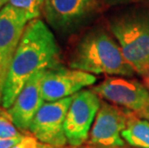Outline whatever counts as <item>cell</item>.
<instances>
[{
  "label": "cell",
  "instance_id": "cell-21",
  "mask_svg": "<svg viewBox=\"0 0 149 148\" xmlns=\"http://www.w3.org/2000/svg\"><path fill=\"white\" fill-rule=\"evenodd\" d=\"M118 148H130V147H127V146H123V147H118Z\"/></svg>",
  "mask_w": 149,
  "mask_h": 148
},
{
  "label": "cell",
  "instance_id": "cell-17",
  "mask_svg": "<svg viewBox=\"0 0 149 148\" xmlns=\"http://www.w3.org/2000/svg\"><path fill=\"white\" fill-rule=\"evenodd\" d=\"M112 4H119V3H125L128 1H132V0H108Z\"/></svg>",
  "mask_w": 149,
  "mask_h": 148
},
{
  "label": "cell",
  "instance_id": "cell-5",
  "mask_svg": "<svg viewBox=\"0 0 149 148\" xmlns=\"http://www.w3.org/2000/svg\"><path fill=\"white\" fill-rule=\"evenodd\" d=\"M100 3L101 0H44L42 14L54 30L71 33L93 17Z\"/></svg>",
  "mask_w": 149,
  "mask_h": 148
},
{
  "label": "cell",
  "instance_id": "cell-6",
  "mask_svg": "<svg viewBox=\"0 0 149 148\" xmlns=\"http://www.w3.org/2000/svg\"><path fill=\"white\" fill-rule=\"evenodd\" d=\"M73 95L52 102H44L35 115L29 132L51 147H62L68 142L65 134V120Z\"/></svg>",
  "mask_w": 149,
  "mask_h": 148
},
{
  "label": "cell",
  "instance_id": "cell-18",
  "mask_svg": "<svg viewBox=\"0 0 149 148\" xmlns=\"http://www.w3.org/2000/svg\"><path fill=\"white\" fill-rule=\"evenodd\" d=\"M9 3V0H0V11Z\"/></svg>",
  "mask_w": 149,
  "mask_h": 148
},
{
  "label": "cell",
  "instance_id": "cell-20",
  "mask_svg": "<svg viewBox=\"0 0 149 148\" xmlns=\"http://www.w3.org/2000/svg\"><path fill=\"white\" fill-rule=\"evenodd\" d=\"M72 148H85V147H79V146H74V147H72Z\"/></svg>",
  "mask_w": 149,
  "mask_h": 148
},
{
  "label": "cell",
  "instance_id": "cell-1",
  "mask_svg": "<svg viewBox=\"0 0 149 148\" xmlns=\"http://www.w3.org/2000/svg\"><path fill=\"white\" fill-rule=\"evenodd\" d=\"M60 67V49L52 31L40 18L29 21L7 75L1 106L10 108L27 82L38 72Z\"/></svg>",
  "mask_w": 149,
  "mask_h": 148
},
{
  "label": "cell",
  "instance_id": "cell-9",
  "mask_svg": "<svg viewBox=\"0 0 149 148\" xmlns=\"http://www.w3.org/2000/svg\"><path fill=\"white\" fill-rule=\"evenodd\" d=\"M28 22L23 12L9 4L0 11V105L11 64Z\"/></svg>",
  "mask_w": 149,
  "mask_h": 148
},
{
  "label": "cell",
  "instance_id": "cell-10",
  "mask_svg": "<svg viewBox=\"0 0 149 148\" xmlns=\"http://www.w3.org/2000/svg\"><path fill=\"white\" fill-rule=\"evenodd\" d=\"M96 82L93 74L78 69L57 67L44 72L42 81V98L46 102L72 96L83 88Z\"/></svg>",
  "mask_w": 149,
  "mask_h": 148
},
{
  "label": "cell",
  "instance_id": "cell-13",
  "mask_svg": "<svg viewBox=\"0 0 149 148\" xmlns=\"http://www.w3.org/2000/svg\"><path fill=\"white\" fill-rule=\"evenodd\" d=\"M8 4L22 11L28 20L31 21L40 17L42 13L44 0H9Z\"/></svg>",
  "mask_w": 149,
  "mask_h": 148
},
{
  "label": "cell",
  "instance_id": "cell-19",
  "mask_svg": "<svg viewBox=\"0 0 149 148\" xmlns=\"http://www.w3.org/2000/svg\"><path fill=\"white\" fill-rule=\"evenodd\" d=\"M144 84L147 89L149 90V72L146 75H144Z\"/></svg>",
  "mask_w": 149,
  "mask_h": 148
},
{
  "label": "cell",
  "instance_id": "cell-14",
  "mask_svg": "<svg viewBox=\"0 0 149 148\" xmlns=\"http://www.w3.org/2000/svg\"><path fill=\"white\" fill-rule=\"evenodd\" d=\"M17 126L14 124L7 110L0 108V138H10L22 136Z\"/></svg>",
  "mask_w": 149,
  "mask_h": 148
},
{
  "label": "cell",
  "instance_id": "cell-11",
  "mask_svg": "<svg viewBox=\"0 0 149 148\" xmlns=\"http://www.w3.org/2000/svg\"><path fill=\"white\" fill-rule=\"evenodd\" d=\"M45 71L42 70L35 74L23 87L10 108L6 109L14 124L21 132L29 131L35 115L44 103L42 81Z\"/></svg>",
  "mask_w": 149,
  "mask_h": 148
},
{
  "label": "cell",
  "instance_id": "cell-8",
  "mask_svg": "<svg viewBox=\"0 0 149 148\" xmlns=\"http://www.w3.org/2000/svg\"><path fill=\"white\" fill-rule=\"evenodd\" d=\"M100 105L99 96L93 90H82L73 95L65 120V134L71 146H80L87 141Z\"/></svg>",
  "mask_w": 149,
  "mask_h": 148
},
{
  "label": "cell",
  "instance_id": "cell-2",
  "mask_svg": "<svg viewBox=\"0 0 149 148\" xmlns=\"http://www.w3.org/2000/svg\"><path fill=\"white\" fill-rule=\"evenodd\" d=\"M69 67L91 74L133 76L136 72L120 46L103 30H93L82 38L72 52Z\"/></svg>",
  "mask_w": 149,
  "mask_h": 148
},
{
  "label": "cell",
  "instance_id": "cell-7",
  "mask_svg": "<svg viewBox=\"0 0 149 148\" xmlns=\"http://www.w3.org/2000/svg\"><path fill=\"white\" fill-rule=\"evenodd\" d=\"M132 113L115 104L101 102L90 134V143L93 146V148L126 146L127 142L123 140L121 133L127 126Z\"/></svg>",
  "mask_w": 149,
  "mask_h": 148
},
{
  "label": "cell",
  "instance_id": "cell-3",
  "mask_svg": "<svg viewBox=\"0 0 149 148\" xmlns=\"http://www.w3.org/2000/svg\"><path fill=\"white\" fill-rule=\"evenodd\" d=\"M111 32L136 72H149V9L138 8L113 18Z\"/></svg>",
  "mask_w": 149,
  "mask_h": 148
},
{
  "label": "cell",
  "instance_id": "cell-15",
  "mask_svg": "<svg viewBox=\"0 0 149 148\" xmlns=\"http://www.w3.org/2000/svg\"><path fill=\"white\" fill-rule=\"evenodd\" d=\"M12 148H51L50 145L44 144L38 140L34 136H26Z\"/></svg>",
  "mask_w": 149,
  "mask_h": 148
},
{
  "label": "cell",
  "instance_id": "cell-16",
  "mask_svg": "<svg viewBox=\"0 0 149 148\" xmlns=\"http://www.w3.org/2000/svg\"><path fill=\"white\" fill-rule=\"evenodd\" d=\"M25 135L10 138H0V148H12L24 138Z\"/></svg>",
  "mask_w": 149,
  "mask_h": 148
},
{
  "label": "cell",
  "instance_id": "cell-12",
  "mask_svg": "<svg viewBox=\"0 0 149 148\" xmlns=\"http://www.w3.org/2000/svg\"><path fill=\"white\" fill-rule=\"evenodd\" d=\"M121 137L132 146L149 148V120L139 117L132 113L127 126L122 131Z\"/></svg>",
  "mask_w": 149,
  "mask_h": 148
},
{
  "label": "cell",
  "instance_id": "cell-4",
  "mask_svg": "<svg viewBox=\"0 0 149 148\" xmlns=\"http://www.w3.org/2000/svg\"><path fill=\"white\" fill-rule=\"evenodd\" d=\"M93 90L101 98L149 120V90L139 81L108 77Z\"/></svg>",
  "mask_w": 149,
  "mask_h": 148
}]
</instances>
